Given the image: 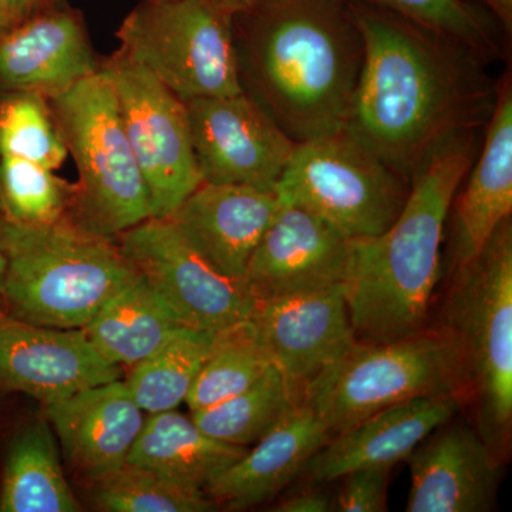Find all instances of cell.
I'll use <instances>...</instances> for the list:
<instances>
[{
    "mask_svg": "<svg viewBox=\"0 0 512 512\" xmlns=\"http://www.w3.org/2000/svg\"><path fill=\"white\" fill-rule=\"evenodd\" d=\"M349 6L365 56L343 130L412 180L441 141L487 126L498 82L456 40L387 10Z\"/></svg>",
    "mask_w": 512,
    "mask_h": 512,
    "instance_id": "6da1fadb",
    "label": "cell"
},
{
    "mask_svg": "<svg viewBox=\"0 0 512 512\" xmlns=\"http://www.w3.org/2000/svg\"><path fill=\"white\" fill-rule=\"evenodd\" d=\"M232 28L242 90L293 143L345 128L365 56L348 0H262Z\"/></svg>",
    "mask_w": 512,
    "mask_h": 512,
    "instance_id": "7a4b0ae2",
    "label": "cell"
},
{
    "mask_svg": "<svg viewBox=\"0 0 512 512\" xmlns=\"http://www.w3.org/2000/svg\"><path fill=\"white\" fill-rule=\"evenodd\" d=\"M480 130L437 144L414 171L392 227L350 241L343 288L357 342H394L429 329L451 204L480 151Z\"/></svg>",
    "mask_w": 512,
    "mask_h": 512,
    "instance_id": "3957f363",
    "label": "cell"
},
{
    "mask_svg": "<svg viewBox=\"0 0 512 512\" xmlns=\"http://www.w3.org/2000/svg\"><path fill=\"white\" fill-rule=\"evenodd\" d=\"M5 274L0 305L16 318L59 329H83L137 274L116 239L63 218L29 225L0 215Z\"/></svg>",
    "mask_w": 512,
    "mask_h": 512,
    "instance_id": "277c9868",
    "label": "cell"
},
{
    "mask_svg": "<svg viewBox=\"0 0 512 512\" xmlns=\"http://www.w3.org/2000/svg\"><path fill=\"white\" fill-rule=\"evenodd\" d=\"M444 326L466 369L477 431L501 461L512 427V221L501 222L476 259L454 271Z\"/></svg>",
    "mask_w": 512,
    "mask_h": 512,
    "instance_id": "5b68a950",
    "label": "cell"
},
{
    "mask_svg": "<svg viewBox=\"0 0 512 512\" xmlns=\"http://www.w3.org/2000/svg\"><path fill=\"white\" fill-rule=\"evenodd\" d=\"M424 396L468 399L463 356L446 328L394 342H356L306 384L302 402L333 437L386 407Z\"/></svg>",
    "mask_w": 512,
    "mask_h": 512,
    "instance_id": "8992f818",
    "label": "cell"
},
{
    "mask_svg": "<svg viewBox=\"0 0 512 512\" xmlns=\"http://www.w3.org/2000/svg\"><path fill=\"white\" fill-rule=\"evenodd\" d=\"M49 104L79 171L67 218L109 238L151 218L146 181L107 73L100 67Z\"/></svg>",
    "mask_w": 512,
    "mask_h": 512,
    "instance_id": "52a82bcc",
    "label": "cell"
},
{
    "mask_svg": "<svg viewBox=\"0 0 512 512\" xmlns=\"http://www.w3.org/2000/svg\"><path fill=\"white\" fill-rule=\"evenodd\" d=\"M410 180L345 130L296 144L275 194L349 241L379 237L399 217Z\"/></svg>",
    "mask_w": 512,
    "mask_h": 512,
    "instance_id": "ba28073f",
    "label": "cell"
},
{
    "mask_svg": "<svg viewBox=\"0 0 512 512\" xmlns=\"http://www.w3.org/2000/svg\"><path fill=\"white\" fill-rule=\"evenodd\" d=\"M117 37L124 55L184 103L244 92L232 16L212 0H143Z\"/></svg>",
    "mask_w": 512,
    "mask_h": 512,
    "instance_id": "9c48e42d",
    "label": "cell"
},
{
    "mask_svg": "<svg viewBox=\"0 0 512 512\" xmlns=\"http://www.w3.org/2000/svg\"><path fill=\"white\" fill-rule=\"evenodd\" d=\"M150 198L151 218H170L202 183L187 106L150 70L117 50L100 62Z\"/></svg>",
    "mask_w": 512,
    "mask_h": 512,
    "instance_id": "30bf717a",
    "label": "cell"
},
{
    "mask_svg": "<svg viewBox=\"0 0 512 512\" xmlns=\"http://www.w3.org/2000/svg\"><path fill=\"white\" fill-rule=\"evenodd\" d=\"M114 239L187 328L220 333L254 315L247 284L212 268L167 218H148Z\"/></svg>",
    "mask_w": 512,
    "mask_h": 512,
    "instance_id": "8fae6325",
    "label": "cell"
},
{
    "mask_svg": "<svg viewBox=\"0 0 512 512\" xmlns=\"http://www.w3.org/2000/svg\"><path fill=\"white\" fill-rule=\"evenodd\" d=\"M185 106L202 183L275 192L296 144L254 99L242 92Z\"/></svg>",
    "mask_w": 512,
    "mask_h": 512,
    "instance_id": "7c38bea8",
    "label": "cell"
},
{
    "mask_svg": "<svg viewBox=\"0 0 512 512\" xmlns=\"http://www.w3.org/2000/svg\"><path fill=\"white\" fill-rule=\"evenodd\" d=\"M119 379L120 367L103 359L82 329L35 325L0 305V392L28 394L49 406Z\"/></svg>",
    "mask_w": 512,
    "mask_h": 512,
    "instance_id": "4fadbf2b",
    "label": "cell"
},
{
    "mask_svg": "<svg viewBox=\"0 0 512 512\" xmlns=\"http://www.w3.org/2000/svg\"><path fill=\"white\" fill-rule=\"evenodd\" d=\"M251 322L274 365L301 393L357 342L343 284L258 302Z\"/></svg>",
    "mask_w": 512,
    "mask_h": 512,
    "instance_id": "5bb4252c",
    "label": "cell"
},
{
    "mask_svg": "<svg viewBox=\"0 0 512 512\" xmlns=\"http://www.w3.org/2000/svg\"><path fill=\"white\" fill-rule=\"evenodd\" d=\"M350 241L312 212L282 204L249 261L244 282L256 303L345 282Z\"/></svg>",
    "mask_w": 512,
    "mask_h": 512,
    "instance_id": "9a60e30c",
    "label": "cell"
},
{
    "mask_svg": "<svg viewBox=\"0 0 512 512\" xmlns=\"http://www.w3.org/2000/svg\"><path fill=\"white\" fill-rule=\"evenodd\" d=\"M100 69L82 13L39 6L0 35V93L59 96Z\"/></svg>",
    "mask_w": 512,
    "mask_h": 512,
    "instance_id": "2e32d148",
    "label": "cell"
},
{
    "mask_svg": "<svg viewBox=\"0 0 512 512\" xmlns=\"http://www.w3.org/2000/svg\"><path fill=\"white\" fill-rule=\"evenodd\" d=\"M451 204L446 272L476 259L501 222L512 214L511 74L498 80L497 100L476 160Z\"/></svg>",
    "mask_w": 512,
    "mask_h": 512,
    "instance_id": "e0dca14e",
    "label": "cell"
},
{
    "mask_svg": "<svg viewBox=\"0 0 512 512\" xmlns=\"http://www.w3.org/2000/svg\"><path fill=\"white\" fill-rule=\"evenodd\" d=\"M279 207L274 191L201 183L167 220L212 268L244 281L251 256Z\"/></svg>",
    "mask_w": 512,
    "mask_h": 512,
    "instance_id": "ac0fdd59",
    "label": "cell"
},
{
    "mask_svg": "<svg viewBox=\"0 0 512 512\" xmlns=\"http://www.w3.org/2000/svg\"><path fill=\"white\" fill-rule=\"evenodd\" d=\"M407 461L412 487L406 511L493 510L501 460L466 424L447 421L421 441Z\"/></svg>",
    "mask_w": 512,
    "mask_h": 512,
    "instance_id": "d6986e66",
    "label": "cell"
},
{
    "mask_svg": "<svg viewBox=\"0 0 512 512\" xmlns=\"http://www.w3.org/2000/svg\"><path fill=\"white\" fill-rule=\"evenodd\" d=\"M463 402L457 396H424L386 407L333 436L303 473L316 485L339 481L360 468H392L453 419Z\"/></svg>",
    "mask_w": 512,
    "mask_h": 512,
    "instance_id": "ffe728a7",
    "label": "cell"
},
{
    "mask_svg": "<svg viewBox=\"0 0 512 512\" xmlns=\"http://www.w3.org/2000/svg\"><path fill=\"white\" fill-rule=\"evenodd\" d=\"M45 407L64 456L89 481L127 463L146 420L121 379L87 387Z\"/></svg>",
    "mask_w": 512,
    "mask_h": 512,
    "instance_id": "44dd1931",
    "label": "cell"
},
{
    "mask_svg": "<svg viewBox=\"0 0 512 512\" xmlns=\"http://www.w3.org/2000/svg\"><path fill=\"white\" fill-rule=\"evenodd\" d=\"M332 439L315 412L303 402L286 414L254 448L245 451L208 485V497L229 511H244L271 500L296 477Z\"/></svg>",
    "mask_w": 512,
    "mask_h": 512,
    "instance_id": "7402d4cb",
    "label": "cell"
},
{
    "mask_svg": "<svg viewBox=\"0 0 512 512\" xmlns=\"http://www.w3.org/2000/svg\"><path fill=\"white\" fill-rule=\"evenodd\" d=\"M247 450L212 439L191 416L174 409L148 414L127 463L205 491Z\"/></svg>",
    "mask_w": 512,
    "mask_h": 512,
    "instance_id": "603a6c76",
    "label": "cell"
},
{
    "mask_svg": "<svg viewBox=\"0 0 512 512\" xmlns=\"http://www.w3.org/2000/svg\"><path fill=\"white\" fill-rule=\"evenodd\" d=\"M184 326L163 296L137 272L82 330L103 359L131 369Z\"/></svg>",
    "mask_w": 512,
    "mask_h": 512,
    "instance_id": "cb8c5ba5",
    "label": "cell"
},
{
    "mask_svg": "<svg viewBox=\"0 0 512 512\" xmlns=\"http://www.w3.org/2000/svg\"><path fill=\"white\" fill-rule=\"evenodd\" d=\"M82 510L64 476L55 433L45 421L20 431L10 443L0 480V512Z\"/></svg>",
    "mask_w": 512,
    "mask_h": 512,
    "instance_id": "d4e9b609",
    "label": "cell"
},
{
    "mask_svg": "<svg viewBox=\"0 0 512 512\" xmlns=\"http://www.w3.org/2000/svg\"><path fill=\"white\" fill-rule=\"evenodd\" d=\"M301 402L302 393L286 379L278 366L272 365L244 392L191 413V417L212 439L248 447L274 429Z\"/></svg>",
    "mask_w": 512,
    "mask_h": 512,
    "instance_id": "484cf974",
    "label": "cell"
},
{
    "mask_svg": "<svg viewBox=\"0 0 512 512\" xmlns=\"http://www.w3.org/2000/svg\"><path fill=\"white\" fill-rule=\"evenodd\" d=\"M217 333L181 328L143 362L131 367L126 382L144 413L174 410L185 403L192 384L215 345Z\"/></svg>",
    "mask_w": 512,
    "mask_h": 512,
    "instance_id": "4316f807",
    "label": "cell"
},
{
    "mask_svg": "<svg viewBox=\"0 0 512 512\" xmlns=\"http://www.w3.org/2000/svg\"><path fill=\"white\" fill-rule=\"evenodd\" d=\"M272 365L251 320L222 330L185 404L195 413L224 402L258 382Z\"/></svg>",
    "mask_w": 512,
    "mask_h": 512,
    "instance_id": "83f0119b",
    "label": "cell"
},
{
    "mask_svg": "<svg viewBox=\"0 0 512 512\" xmlns=\"http://www.w3.org/2000/svg\"><path fill=\"white\" fill-rule=\"evenodd\" d=\"M90 483L94 504L106 512H207L218 507L205 491L184 487L130 463Z\"/></svg>",
    "mask_w": 512,
    "mask_h": 512,
    "instance_id": "f1b7e54d",
    "label": "cell"
},
{
    "mask_svg": "<svg viewBox=\"0 0 512 512\" xmlns=\"http://www.w3.org/2000/svg\"><path fill=\"white\" fill-rule=\"evenodd\" d=\"M387 10L441 33L490 63L503 56L497 19L473 0H349Z\"/></svg>",
    "mask_w": 512,
    "mask_h": 512,
    "instance_id": "f546056e",
    "label": "cell"
},
{
    "mask_svg": "<svg viewBox=\"0 0 512 512\" xmlns=\"http://www.w3.org/2000/svg\"><path fill=\"white\" fill-rule=\"evenodd\" d=\"M49 100L28 92L0 93V157L25 158L57 170L67 157Z\"/></svg>",
    "mask_w": 512,
    "mask_h": 512,
    "instance_id": "4dcf8cb0",
    "label": "cell"
},
{
    "mask_svg": "<svg viewBox=\"0 0 512 512\" xmlns=\"http://www.w3.org/2000/svg\"><path fill=\"white\" fill-rule=\"evenodd\" d=\"M3 217L20 224H53L67 217L74 184L25 158L0 157Z\"/></svg>",
    "mask_w": 512,
    "mask_h": 512,
    "instance_id": "1f68e13d",
    "label": "cell"
},
{
    "mask_svg": "<svg viewBox=\"0 0 512 512\" xmlns=\"http://www.w3.org/2000/svg\"><path fill=\"white\" fill-rule=\"evenodd\" d=\"M392 468H360L342 478L338 494L333 497V511H387V488Z\"/></svg>",
    "mask_w": 512,
    "mask_h": 512,
    "instance_id": "d6a6232c",
    "label": "cell"
},
{
    "mask_svg": "<svg viewBox=\"0 0 512 512\" xmlns=\"http://www.w3.org/2000/svg\"><path fill=\"white\" fill-rule=\"evenodd\" d=\"M276 512H329L333 511V495L323 488L306 487L298 493L289 495L281 503L271 508Z\"/></svg>",
    "mask_w": 512,
    "mask_h": 512,
    "instance_id": "836d02e7",
    "label": "cell"
},
{
    "mask_svg": "<svg viewBox=\"0 0 512 512\" xmlns=\"http://www.w3.org/2000/svg\"><path fill=\"white\" fill-rule=\"evenodd\" d=\"M476 2L497 19L505 33H511L512 0H476Z\"/></svg>",
    "mask_w": 512,
    "mask_h": 512,
    "instance_id": "e575fe53",
    "label": "cell"
},
{
    "mask_svg": "<svg viewBox=\"0 0 512 512\" xmlns=\"http://www.w3.org/2000/svg\"><path fill=\"white\" fill-rule=\"evenodd\" d=\"M10 26L28 18L40 6V0H5Z\"/></svg>",
    "mask_w": 512,
    "mask_h": 512,
    "instance_id": "d590c367",
    "label": "cell"
},
{
    "mask_svg": "<svg viewBox=\"0 0 512 512\" xmlns=\"http://www.w3.org/2000/svg\"><path fill=\"white\" fill-rule=\"evenodd\" d=\"M215 5L220 6L222 10L234 16L235 13L242 12L252 8V6L258 5L262 0H212Z\"/></svg>",
    "mask_w": 512,
    "mask_h": 512,
    "instance_id": "8d00e7d4",
    "label": "cell"
},
{
    "mask_svg": "<svg viewBox=\"0 0 512 512\" xmlns=\"http://www.w3.org/2000/svg\"><path fill=\"white\" fill-rule=\"evenodd\" d=\"M10 28L8 10H6L5 0H0V35Z\"/></svg>",
    "mask_w": 512,
    "mask_h": 512,
    "instance_id": "74e56055",
    "label": "cell"
},
{
    "mask_svg": "<svg viewBox=\"0 0 512 512\" xmlns=\"http://www.w3.org/2000/svg\"><path fill=\"white\" fill-rule=\"evenodd\" d=\"M66 0H40V6L62 5Z\"/></svg>",
    "mask_w": 512,
    "mask_h": 512,
    "instance_id": "f35d334b",
    "label": "cell"
},
{
    "mask_svg": "<svg viewBox=\"0 0 512 512\" xmlns=\"http://www.w3.org/2000/svg\"><path fill=\"white\" fill-rule=\"evenodd\" d=\"M3 274H5V256L0 251V286H2Z\"/></svg>",
    "mask_w": 512,
    "mask_h": 512,
    "instance_id": "ab89813d",
    "label": "cell"
},
{
    "mask_svg": "<svg viewBox=\"0 0 512 512\" xmlns=\"http://www.w3.org/2000/svg\"><path fill=\"white\" fill-rule=\"evenodd\" d=\"M5 214V208H3L2 194H0V215Z\"/></svg>",
    "mask_w": 512,
    "mask_h": 512,
    "instance_id": "60d3db41",
    "label": "cell"
},
{
    "mask_svg": "<svg viewBox=\"0 0 512 512\" xmlns=\"http://www.w3.org/2000/svg\"><path fill=\"white\" fill-rule=\"evenodd\" d=\"M0 393H2V392H0Z\"/></svg>",
    "mask_w": 512,
    "mask_h": 512,
    "instance_id": "b9f144b4",
    "label": "cell"
}]
</instances>
